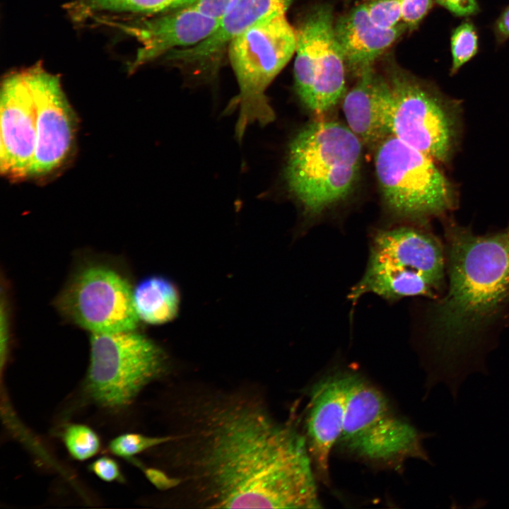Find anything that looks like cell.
Returning a JSON list of instances; mask_svg holds the SVG:
<instances>
[{
    "label": "cell",
    "instance_id": "27",
    "mask_svg": "<svg viewBox=\"0 0 509 509\" xmlns=\"http://www.w3.org/2000/svg\"><path fill=\"white\" fill-rule=\"evenodd\" d=\"M89 470L100 479L107 482H124V478L117 462L110 457L103 456L95 460Z\"/></svg>",
    "mask_w": 509,
    "mask_h": 509
},
{
    "label": "cell",
    "instance_id": "29",
    "mask_svg": "<svg viewBox=\"0 0 509 509\" xmlns=\"http://www.w3.org/2000/svg\"><path fill=\"white\" fill-rule=\"evenodd\" d=\"M9 320L6 301L1 298V329H0V341H1V364L4 359H6L8 341H9Z\"/></svg>",
    "mask_w": 509,
    "mask_h": 509
},
{
    "label": "cell",
    "instance_id": "17",
    "mask_svg": "<svg viewBox=\"0 0 509 509\" xmlns=\"http://www.w3.org/2000/svg\"><path fill=\"white\" fill-rule=\"evenodd\" d=\"M318 52L310 97L305 105L315 114L332 109L345 95L346 64L334 33L332 8L319 5Z\"/></svg>",
    "mask_w": 509,
    "mask_h": 509
},
{
    "label": "cell",
    "instance_id": "21",
    "mask_svg": "<svg viewBox=\"0 0 509 509\" xmlns=\"http://www.w3.org/2000/svg\"><path fill=\"white\" fill-rule=\"evenodd\" d=\"M319 5L315 6L296 29L293 66L296 92L304 106L312 92L318 52Z\"/></svg>",
    "mask_w": 509,
    "mask_h": 509
},
{
    "label": "cell",
    "instance_id": "7",
    "mask_svg": "<svg viewBox=\"0 0 509 509\" xmlns=\"http://www.w3.org/2000/svg\"><path fill=\"white\" fill-rule=\"evenodd\" d=\"M168 368L163 349L135 330L91 333L85 389L98 405L118 411Z\"/></svg>",
    "mask_w": 509,
    "mask_h": 509
},
{
    "label": "cell",
    "instance_id": "18",
    "mask_svg": "<svg viewBox=\"0 0 509 509\" xmlns=\"http://www.w3.org/2000/svg\"><path fill=\"white\" fill-rule=\"evenodd\" d=\"M389 90L386 78L373 67L364 71L347 92L342 103L347 126L363 146L376 147L390 135L384 117V103Z\"/></svg>",
    "mask_w": 509,
    "mask_h": 509
},
{
    "label": "cell",
    "instance_id": "19",
    "mask_svg": "<svg viewBox=\"0 0 509 509\" xmlns=\"http://www.w3.org/2000/svg\"><path fill=\"white\" fill-rule=\"evenodd\" d=\"M133 302L141 321L158 325L177 316L180 297L175 285L168 279L151 276L141 280L133 288Z\"/></svg>",
    "mask_w": 509,
    "mask_h": 509
},
{
    "label": "cell",
    "instance_id": "1",
    "mask_svg": "<svg viewBox=\"0 0 509 509\" xmlns=\"http://www.w3.org/2000/svg\"><path fill=\"white\" fill-rule=\"evenodd\" d=\"M175 402L163 443L161 491L199 508H320L306 439L251 390L190 388Z\"/></svg>",
    "mask_w": 509,
    "mask_h": 509
},
{
    "label": "cell",
    "instance_id": "24",
    "mask_svg": "<svg viewBox=\"0 0 509 509\" xmlns=\"http://www.w3.org/2000/svg\"><path fill=\"white\" fill-rule=\"evenodd\" d=\"M167 439V435L148 436L136 433H127L113 438L109 443V450L116 456L130 459L134 455L163 444Z\"/></svg>",
    "mask_w": 509,
    "mask_h": 509
},
{
    "label": "cell",
    "instance_id": "26",
    "mask_svg": "<svg viewBox=\"0 0 509 509\" xmlns=\"http://www.w3.org/2000/svg\"><path fill=\"white\" fill-rule=\"evenodd\" d=\"M435 4L434 0H400L402 23L408 30L417 28Z\"/></svg>",
    "mask_w": 509,
    "mask_h": 509
},
{
    "label": "cell",
    "instance_id": "10",
    "mask_svg": "<svg viewBox=\"0 0 509 509\" xmlns=\"http://www.w3.org/2000/svg\"><path fill=\"white\" fill-rule=\"evenodd\" d=\"M25 71L36 110V146L30 176L42 177L58 168L69 154L75 118L58 76L39 64Z\"/></svg>",
    "mask_w": 509,
    "mask_h": 509
},
{
    "label": "cell",
    "instance_id": "15",
    "mask_svg": "<svg viewBox=\"0 0 509 509\" xmlns=\"http://www.w3.org/2000/svg\"><path fill=\"white\" fill-rule=\"evenodd\" d=\"M292 0H230L219 18L215 30L201 42L175 49L166 58L177 64L199 68L218 59L237 36L262 19L286 13Z\"/></svg>",
    "mask_w": 509,
    "mask_h": 509
},
{
    "label": "cell",
    "instance_id": "8",
    "mask_svg": "<svg viewBox=\"0 0 509 509\" xmlns=\"http://www.w3.org/2000/svg\"><path fill=\"white\" fill-rule=\"evenodd\" d=\"M423 433L396 414L382 393L351 375L339 441L368 460L394 467L409 458L430 462Z\"/></svg>",
    "mask_w": 509,
    "mask_h": 509
},
{
    "label": "cell",
    "instance_id": "4",
    "mask_svg": "<svg viewBox=\"0 0 509 509\" xmlns=\"http://www.w3.org/2000/svg\"><path fill=\"white\" fill-rule=\"evenodd\" d=\"M384 116L390 134L447 163L458 146L461 106L435 86L397 66L387 71Z\"/></svg>",
    "mask_w": 509,
    "mask_h": 509
},
{
    "label": "cell",
    "instance_id": "2",
    "mask_svg": "<svg viewBox=\"0 0 509 509\" xmlns=\"http://www.w3.org/2000/svg\"><path fill=\"white\" fill-rule=\"evenodd\" d=\"M442 219L447 289L426 308L424 337L431 380L456 397L467 375L486 373L485 357L509 326V225L479 235Z\"/></svg>",
    "mask_w": 509,
    "mask_h": 509
},
{
    "label": "cell",
    "instance_id": "3",
    "mask_svg": "<svg viewBox=\"0 0 509 509\" xmlns=\"http://www.w3.org/2000/svg\"><path fill=\"white\" fill-rule=\"evenodd\" d=\"M363 143L347 126L316 120L291 140L285 178L304 211L317 216L344 200L358 178Z\"/></svg>",
    "mask_w": 509,
    "mask_h": 509
},
{
    "label": "cell",
    "instance_id": "5",
    "mask_svg": "<svg viewBox=\"0 0 509 509\" xmlns=\"http://www.w3.org/2000/svg\"><path fill=\"white\" fill-rule=\"evenodd\" d=\"M296 29L286 13L267 16L235 37L227 47L239 93L233 104L239 108L235 136L240 141L250 124L272 122L274 112L266 90L295 54Z\"/></svg>",
    "mask_w": 509,
    "mask_h": 509
},
{
    "label": "cell",
    "instance_id": "16",
    "mask_svg": "<svg viewBox=\"0 0 509 509\" xmlns=\"http://www.w3.org/2000/svg\"><path fill=\"white\" fill-rule=\"evenodd\" d=\"M406 30L403 23L392 29L377 27L363 3L340 16L334 24L346 69L356 77L373 67L375 61Z\"/></svg>",
    "mask_w": 509,
    "mask_h": 509
},
{
    "label": "cell",
    "instance_id": "20",
    "mask_svg": "<svg viewBox=\"0 0 509 509\" xmlns=\"http://www.w3.org/2000/svg\"><path fill=\"white\" fill-rule=\"evenodd\" d=\"M198 0H73L65 8L76 23H83L102 13L153 16L174 11Z\"/></svg>",
    "mask_w": 509,
    "mask_h": 509
},
{
    "label": "cell",
    "instance_id": "11",
    "mask_svg": "<svg viewBox=\"0 0 509 509\" xmlns=\"http://www.w3.org/2000/svg\"><path fill=\"white\" fill-rule=\"evenodd\" d=\"M98 23L119 29L139 43L129 71L169 52L193 46L210 35L219 18L208 16L194 4L168 13L135 19L115 20L95 18Z\"/></svg>",
    "mask_w": 509,
    "mask_h": 509
},
{
    "label": "cell",
    "instance_id": "31",
    "mask_svg": "<svg viewBox=\"0 0 509 509\" xmlns=\"http://www.w3.org/2000/svg\"><path fill=\"white\" fill-rule=\"evenodd\" d=\"M493 31L498 42L503 43L509 39V6L497 18L494 23Z\"/></svg>",
    "mask_w": 509,
    "mask_h": 509
},
{
    "label": "cell",
    "instance_id": "9",
    "mask_svg": "<svg viewBox=\"0 0 509 509\" xmlns=\"http://www.w3.org/2000/svg\"><path fill=\"white\" fill-rule=\"evenodd\" d=\"M55 305L68 321L91 333L135 330L139 321L128 278L101 261L77 267Z\"/></svg>",
    "mask_w": 509,
    "mask_h": 509
},
{
    "label": "cell",
    "instance_id": "25",
    "mask_svg": "<svg viewBox=\"0 0 509 509\" xmlns=\"http://www.w3.org/2000/svg\"><path fill=\"white\" fill-rule=\"evenodd\" d=\"M363 4L377 27L392 29L402 23L400 0H365Z\"/></svg>",
    "mask_w": 509,
    "mask_h": 509
},
{
    "label": "cell",
    "instance_id": "30",
    "mask_svg": "<svg viewBox=\"0 0 509 509\" xmlns=\"http://www.w3.org/2000/svg\"><path fill=\"white\" fill-rule=\"evenodd\" d=\"M230 0H198L194 4L202 13L219 18Z\"/></svg>",
    "mask_w": 509,
    "mask_h": 509
},
{
    "label": "cell",
    "instance_id": "14",
    "mask_svg": "<svg viewBox=\"0 0 509 509\" xmlns=\"http://www.w3.org/2000/svg\"><path fill=\"white\" fill-rule=\"evenodd\" d=\"M351 375L338 374L314 389L306 421L307 446L320 478L329 481V456L341 436Z\"/></svg>",
    "mask_w": 509,
    "mask_h": 509
},
{
    "label": "cell",
    "instance_id": "22",
    "mask_svg": "<svg viewBox=\"0 0 509 509\" xmlns=\"http://www.w3.org/2000/svg\"><path fill=\"white\" fill-rule=\"evenodd\" d=\"M478 50L479 36L476 28L472 21H464L451 33L450 74H455L477 54Z\"/></svg>",
    "mask_w": 509,
    "mask_h": 509
},
{
    "label": "cell",
    "instance_id": "13",
    "mask_svg": "<svg viewBox=\"0 0 509 509\" xmlns=\"http://www.w3.org/2000/svg\"><path fill=\"white\" fill-rule=\"evenodd\" d=\"M368 264L445 285L444 243L431 231L418 226L378 231L370 245Z\"/></svg>",
    "mask_w": 509,
    "mask_h": 509
},
{
    "label": "cell",
    "instance_id": "12",
    "mask_svg": "<svg viewBox=\"0 0 509 509\" xmlns=\"http://www.w3.org/2000/svg\"><path fill=\"white\" fill-rule=\"evenodd\" d=\"M0 96V170L21 180L30 176L37 137L35 105L25 69L4 78Z\"/></svg>",
    "mask_w": 509,
    "mask_h": 509
},
{
    "label": "cell",
    "instance_id": "28",
    "mask_svg": "<svg viewBox=\"0 0 509 509\" xmlns=\"http://www.w3.org/2000/svg\"><path fill=\"white\" fill-rule=\"evenodd\" d=\"M453 16L468 18L476 15L480 11L477 0H434Z\"/></svg>",
    "mask_w": 509,
    "mask_h": 509
},
{
    "label": "cell",
    "instance_id": "6",
    "mask_svg": "<svg viewBox=\"0 0 509 509\" xmlns=\"http://www.w3.org/2000/svg\"><path fill=\"white\" fill-rule=\"evenodd\" d=\"M374 160L384 201L396 216L423 224L456 208L455 187L429 156L390 134Z\"/></svg>",
    "mask_w": 509,
    "mask_h": 509
},
{
    "label": "cell",
    "instance_id": "23",
    "mask_svg": "<svg viewBox=\"0 0 509 509\" xmlns=\"http://www.w3.org/2000/svg\"><path fill=\"white\" fill-rule=\"evenodd\" d=\"M63 441L69 455L78 461L90 459L100 449L98 435L93 429L84 424L69 425L64 431Z\"/></svg>",
    "mask_w": 509,
    "mask_h": 509
}]
</instances>
